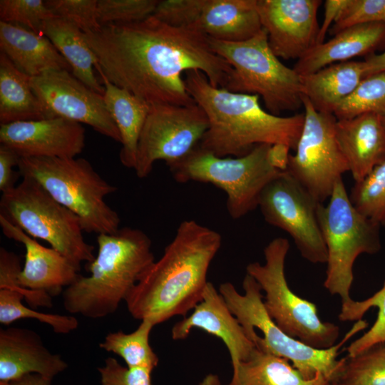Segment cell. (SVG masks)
Here are the masks:
<instances>
[{
	"label": "cell",
	"mask_w": 385,
	"mask_h": 385,
	"mask_svg": "<svg viewBox=\"0 0 385 385\" xmlns=\"http://www.w3.org/2000/svg\"><path fill=\"white\" fill-rule=\"evenodd\" d=\"M83 33L96 71L150 105H195L183 73L200 71L212 86L225 88L233 71L197 25L175 28L152 15Z\"/></svg>",
	"instance_id": "obj_1"
},
{
	"label": "cell",
	"mask_w": 385,
	"mask_h": 385,
	"mask_svg": "<svg viewBox=\"0 0 385 385\" xmlns=\"http://www.w3.org/2000/svg\"><path fill=\"white\" fill-rule=\"evenodd\" d=\"M222 245L217 231L183 221L160 258L142 274L125 299L138 320L159 324L184 316L201 301L210 264Z\"/></svg>",
	"instance_id": "obj_2"
},
{
	"label": "cell",
	"mask_w": 385,
	"mask_h": 385,
	"mask_svg": "<svg viewBox=\"0 0 385 385\" xmlns=\"http://www.w3.org/2000/svg\"><path fill=\"white\" fill-rule=\"evenodd\" d=\"M184 75L188 92L208 119L201 149L219 157L243 156L262 144H284L295 150L304 113L275 115L262 108L257 95L215 87L200 71Z\"/></svg>",
	"instance_id": "obj_3"
},
{
	"label": "cell",
	"mask_w": 385,
	"mask_h": 385,
	"mask_svg": "<svg viewBox=\"0 0 385 385\" xmlns=\"http://www.w3.org/2000/svg\"><path fill=\"white\" fill-rule=\"evenodd\" d=\"M98 252L80 275L63 292L64 309L91 319L113 314L154 262L152 242L142 230L125 227L97 237Z\"/></svg>",
	"instance_id": "obj_4"
},
{
	"label": "cell",
	"mask_w": 385,
	"mask_h": 385,
	"mask_svg": "<svg viewBox=\"0 0 385 385\" xmlns=\"http://www.w3.org/2000/svg\"><path fill=\"white\" fill-rule=\"evenodd\" d=\"M242 288L244 294L226 282L220 284L218 291L256 346L291 361L306 379L321 374L330 382L340 366L337 356L341 347L368 326L365 320L356 321L340 342L329 349H315L287 334L275 324L265 309L261 287L247 274Z\"/></svg>",
	"instance_id": "obj_5"
},
{
	"label": "cell",
	"mask_w": 385,
	"mask_h": 385,
	"mask_svg": "<svg viewBox=\"0 0 385 385\" xmlns=\"http://www.w3.org/2000/svg\"><path fill=\"white\" fill-rule=\"evenodd\" d=\"M19 173L36 180L57 202L75 213L86 232L112 234L119 230L116 211L105 201L116 188L83 158H20Z\"/></svg>",
	"instance_id": "obj_6"
},
{
	"label": "cell",
	"mask_w": 385,
	"mask_h": 385,
	"mask_svg": "<svg viewBox=\"0 0 385 385\" xmlns=\"http://www.w3.org/2000/svg\"><path fill=\"white\" fill-rule=\"evenodd\" d=\"M208 38L212 51L232 67L225 89L262 97L268 112L275 115L302 106L300 76L272 52L263 28L241 42Z\"/></svg>",
	"instance_id": "obj_7"
},
{
	"label": "cell",
	"mask_w": 385,
	"mask_h": 385,
	"mask_svg": "<svg viewBox=\"0 0 385 385\" xmlns=\"http://www.w3.org/2000/svg\"><path fill=\"white\" fill-rule=\"evenodd\" d=\"M317 215L327 251L324 286L330 294L340 297L344 307L353 301L349 292L356 259L381 248L380 224L355 208L342 179L336 183L328 203L319 205Z\"/></svg>",
	"instance_id": "obj_8"
},
{
	"label": "cell",
	"mask_w": 385,
	"mask_h": 385,
	"mask_svg": "<svg viewBox=\"0 0 385 385\" xmlns=\"http://www.w3.org/2000/svg\"><path fill=\"white\" fill-rule=\"evenodd\" d=\"M270 145H258L240 157L216 156L198 145L169 168L178 183H210L222 190L230 216L240 219L258 207L265 188L282 172L269 160Z\"/></svg>",
	"instance_id": "obj_9"
},
{
	"label": "cell",
	"mask_w": 385,
	"mask_h": 385,
	"mask_svg": "<svg viewBox=\"0 0 385 385\" xmlns=\"http://www.w3.org/2000/svg\"><path fill=\"white\" fill-rule=\"evenodd\" d=\"M21 183L2 193L0 215L33 238L43 240L78 270L91 262L93 247L84 239L80 218L57 202L36 180Z\"/></svg>",
	"instance_id": "obj_10"
},
{
	"label": "cell",
	"mask_w": 385,
	"mask_h": 385,
	"mask_svg": "<svg viewBox=\"0 0 385 385\" xmlns=\"http://www.w3.org/2000/svg\"><path fill=\"white\" fill-rule=\"evenodd\" d=\"M289 249L287 239L274 238L264 249L265 263H250L247 274L265 292V309L283 332L313 348L329 349L336 344L339 328L333 323L322 322L316 305L289 287L284 272Z\"/></svg>",
	"instance_id": "obj_11"
},
{
	"label": "cell",
	"mask_w": 385,
	"mask_h": 385,
	"mask_svg": "<svg viewBox=\"0 0 385 385\" xmlns=\"http://www.w3.org/2000/svg\"><path fill=\"white\" fill-rule=\"evenodd\" d=\"M302 99L304 124L286 171L324 204L349 167L337 140L334 114L319 112L305 97Z\"/></svg>",
	"instance_id": "obj_12"
},
{
	"label": "cell",
	"mask_w": 385,
	"mask_h": 385,
	"mask_svg": "<svg viewBox=\"0 0 385 385\" xmlns=\"http://www.w3.org/2000/svg\"><path fill=\"white\" fill-rule=\"evenodd\" d=\"M208 119L197 104H151L140 135L134 170L147 177L157 160L169 167L188 155L200 143Z\"/></svg>",
	"instance_id": "obj_13"
},
{
	"label": "cell",
	"mask_w": 385,
	"mask_h": 385,
	"mask_svg": "<svg viewBox=\"0 0 385 385\" xmlns=\"http://www.w3.org/2000/svg\"><path fill=\"white\" fill-rule=\"evenodd\" d=\"M319 204L284 170L265 188L258 207L267 222L292 237L302 257L317 264L327 261L317 215Z\"/></svg>",
	"instance_id": "obj_14"
},
{
	"label": "cell",
	"mask_w": 385,
	"mask_h": 385,
	"mask_svg": "<svg viewBox=\"0 0 385 385\" xmlns=\"http://www.w3.org/2000/svg\"><path fill=\"white\" fill-rule=\"evenodd\" d=\"M31 88L46 118H62L85 123L120 143L119 130L103 96L93 91L67 70H49L31 77Z\"/></svg>",
	"instance_id": "obj_15"
},
{
	"label": "cell",
	"mask_w": 385,
	"mask_h": 385,
	"mask_svg": "<svg viewBox=\"0 0 385 385\" xmlns=\"http://www.w3.org/2000/svg\"><path fill=\"white\" fill-rule=\"evenodd\" d=\"M4 235L24 245V267L18 278L24 299L31 308H51L52 297L72 284L81 275L73 263L57 250L39 244L36 240L0 215Z\"/></svg>",
	"instance_id": "obj_16"
},
{
	"label": "cell",
	"mask_w": 385,
	"mask_h": 385,
	"mask_svg": "<svg viewBox=\"0 0 385 385\" xmlns=\"http://www.w3.org/2000/svg\"><path fill=\"white\" fill-rule=\"evenodd\" d=\"M320 0H257L262 28L272 52L297 60L316 45Z\"/></svg>",
	"instance_id": "obj_17"
},
{
	"label": "cell",
	"mask_w": 385,
	"mask_h": 385,
	"mask_svg": "<svg viewBox=\"0 0 385 385\" xmlns=\"http://www.w3.org/2000/svg\"><path fill=\"white\" fill-rule=\"evenodd\" d=\"M0 143L20 158H73L85 146V130L73 120L53 118L0 124Z\"/></svg>",
	"instance_id": "obj_18"
},
{
	"label": "cell",
	"mask_w": 385,
	"mask_h": 385,
	"mask_svg": "<svg viewBox=\"0 0 385 385\" xmlns=\"http://www.w3.org/2000/svg\"><path fill=\"white\" fill-rule=\"evenodd\" d=\"M194 328L220 338L228 349L232 366L247 359L257 348L210 282H207L201 301L191 314L173 325L172 338L185 339Z\"/></svg>",
	"instance_id": "obj_19"
},
{
	"label": "cell",
	"mask_w": 385,
	"mask_h": 385,
	"mask_svg": "<svg viewBox=\"0 0 385 385\" xmlns=\"http://www.w3.org/2000/svg\"><path fill=\"white\" fill-rule=\"evenodd\" d=\"M68 367L34 331L19 327L0 329V381H14L27 374L52 381Z\"/></svg>",
	"instance_id": "obj_20"
},
{
	"label": "cell",
	"mask_w": 385,
	"mask_h": 385,
	"mask_svg": "<svg viewBox=\"0 0 385 385\" xmlns=\"http://www.w3.org/2000/svg\"><path fill=\"white\" fill-rule=\"evenodd\" d=\"M336 135L355 183L385 160V128L381 115L337 120Z\"/></svg>",
	"instance_id": "obj_21"
},
{
	"label": "cell",
	"mask_w": 385,
	"mask_h": 385,
	"mask_svg": "<svg viewBox=\"0 0 385 385\" xmlns=\"http://www.w3.org/2000/svg\"><path fill=\"white\" fill-rule=\"evenodd\" d=\"M385 42V24H359L337 33L328 41L313 46L297 60L293 69L304 76L327 66L369 53Z\"/></svg>",
	"instance_id": "obj_22"
},
{
	"label": "cell",
	"mask_w": 385,
	"mask_h": 385,
	"mask_svg": "<svg viewBox=\"0 0 385 385\" xmlns=\"http://www.w3.org/2000/svg\"><path fill=\"white\" fill-rule=\"evenodd\" d=\"M0 50L21 72L34 77L49 70L71 68L43 34L0 21Z\"/></svg>",
	"instance_id": "obj_23"
},
{
	"label": "cell",
	"mask_w": 385,
	"mask_h": 385,
	"mask_svg": "<svg viewBox=\"0 0 385 385\" xmlns=\"http://www.w3.org/2000/svg\"><path fill=\"white\" fill-rule=\"evenodd\" d=\"M198 27L220 41L249 40L262 29L257 0H206Z\"/></svg>",
	"instance_id": "obj_24"
},
{
	"label": "cell",
	"mask_w": 385,
	"mask_h": 385,
	"mask_svg": "<svg viewBox=\"0 0 385 385\" xmlns=\"http://www.w3.org/2000/svg\"><path fill=\"white\" fill-rule=\"evenodd\" d=\"M302 94L319 112L334 114L338 105L366 77L364 61H348L300 76Z\"/></svg>",
	"instance_id": "obj_25"
},
{
	"label": "cell",
	"mask_w": 385,
	"mask_h": 385,
	"mask_svg": "<svg viewBox=\"0 0 385 385\" xmlns=\"http://www.w3.org/2000/svg\"><path fill=\"white\" fill-rule=\"evenodd\" d=\"M105 89L103 99L120 135V160L126 168H135L140 133L150 109V104L128 90L111 83L98 73Z\"/></svg>",
	"instance_id": "obj_26"
},
{
	"label": "cell",
	"mask_w": 385,
	"mask_h": 385,
	"mask_svg": "<svg viewBox=\"0 0 385 385\" xmlns=\"http://www.w3.org/2000/svg\"><path fill=\"white\" fill-rule=\"evenodd\" d=\"M41 33L66 60L72 74L93 91L103 95L105 89L94 74L98 63L83 30L73 22L58 16L45 21Z\"/></svg>",
	"instance_id": "obj_27"
},
{
	"label": "cell",
	"mask_w": 385,
	"mask_h": 385,
	"mask_svg": "<svg viewBox=\"0 0 385 385\" xmlns=\"http://www.w3.org/2000/svg\"><path fill=\"white\" fill-rule=\"evenodd\" d=\"M232 367L231 380L225 385H328L329 383L321 374L306 379L287 359L257 347L247 359Z\"/></svg>",
	"instance_id": "obj_28"
},
{
	"label": "cell",
	"mask_w": 385,
	"mask_h": 385,
	"mask_svg": "<svg viewBox=\"0 0 385 385\" xmlns=\"http://www.w3.org/2000/svg\"><path fill=\"white\" fill-rule=\"evenodd\" d=\"M46 119L31 86V76L0 52V123Z\"/></svg>",
	"instance_id": "obj_29"
},
{
	"label": "cell",
	"mask_w": 385,
	"mask_h": 385,
	"mask_svg": "<svg viewBox=\"0 0 385 385\" xmlns=\"http://www.w3.org/2000/svg\"><path fill=\"white\" fill-rule=\"evenodd\" d=\"M329 382L334 385H385V340L346 356Z\"/></svg>",
	"instance_id": "obj_30"
},
{
	"label": "cell",
	"mask_w": 385,
	"mask_h": 385,
	"mask_svg": "<svg viewBox=\"0 0 385 385\" xmlns=\"http://www.w3.org/2000/svg\"><path fill=\"white\" fill-rule=\"evenodd\" d=\"M154 324L142 320L138 328L130 333L122 331L111 332L99 344L101 349L121 357L128 367H146L153 370L159 359L149 343Z\"/></svg>",
	"instance_id": "obj_31"
},
{
	"label": "cell",
	"mask_w": 385,
	"mask_h": 385,
	"mask_svg": "<svg viewBox=\"0 0 385 385\" xmlns=\"http://www.w3.org/2000/svg\"><path fill=\"white\" fill-rule=\"evenodd\" d=\"M385 113V71L365 77L337 107V120L349 119L366 113Z\"/></svg>",
	"instance_id": "obj_32"
},
{
	"label": "cell",
	"mask_w": 385,
	"mask_h": 385,
	"mask_svg": "<svg viewBox=\"0 0 385 385\" xmlns=\"http://www.w3.org/2000/svg\"><path fill=\"white\" fill-rule=\"evenodd\" d=\"M24 296L18 292L0 289V323L9 325L24 319H34L49 325L57 334H68L77 329L78 321L72 315L47 314L25 306Z\"/></svg>",
	"instance_id": "obj_33"
},
{
	"label": "cell",
	"mask_w": 385,
	"mask_h": 385,
	"mask_svg": "<svg viewBox=\"0 0 385 385\" xmlns=\"http://www.w3.org/2000/svg\"><path fill=\"white\" fill-rule=\"evenodd\" d=\"M378 309L376 319L369 330L352 342L346 349L348 356H354L369 346L385 340V282L380 290L363 300L354 301L341 307L339 318L341 321H358L371 307Z\"/></svg>",
	"instance_id": "obj_34"
},
{
	"label": "cell",
	"mask_w": 385,
	"mask_h": 385,
	"mask_svg": "<svg viewBox=\"0 0 385 385\" xmlns=\"http://www.w3.org/2000/svg\"><path fill=\"white\" fill-rule=\"evenodd\" d=\"M349 195L361 214L380 225L385 223V160L356 182Z\"/></svg>",
	"instance_id": "obj_35"
},
{
	"label": "cell",
	"mask_w": 385,
	"mask_h": 385,
	"mask_svg": "<svg viewBox=\"0 0 385 385\" xmlns=\"http://www.w3.org/2000/svg\"><path fill=\"white\" fill-rule=\"evenodd\" d=\"M158 0H99L98 20L101 26L132 24L152 16Z\"/></svg>",
	"instance_id": "obj_36"
},
{
	"label": "cell",
	"mask_w": 385,
	"mask_h": 385,
	"mask_svg": "<svg viewBox=\"0 0 385 385\" xmlns=\"http://www.w3.org/2000/svg\"><path fill=\"white\" fill-rule=\"evenodd\" d=\"M56 16L41 0H1V21L41 33L43 22Z\"/></svg>",
	"instance_id": "obj_37"
},
{
	"label": "cell",
	"mask_w": 385,
	"mask_h": 385,
	"mask_svg": "<svg viewBox=\"0 0 385 385\" xmlns=\"http://www.w3.org/2000/svg\"><path fill=\"white\" fill-rule=\"evenodd\" d=\"M206 0L159 1L153 16L175 28L197 25Z\"/></svg>",
	"instance_id": "obj_38"
},
{
	"label": "cell",
	"mask_w": 385,
	"mask_h": 385,
	"mask_svg": "<svg viewBox=\"0 0 385 385\" xmlns=\"http://www.w3.org/2000/svg\"><path fill=\"white\" fill-rule=\"evenodd\" d=\"M46 6L56 16L78 25L83 32L101 27L98 20L96 0H47Z\"/></svg>",
	"instance_id": "obj_39"
},
{
	"label": "cell",
	"mask_w": 385,
	"mask_h": 385,
	"mask_svg": "<svg viewBox=\"0 0 385 385\" xmlns=\"http://www.w3.org/2000/svg\"><path fill=\"white\" fill-rule=\"evenodd\" d=\"M366 23L385 24V0H350L330 31L335 35L351 26Z\"/></svg>",
	"instance_id": "obj_40"
},
{
	"label": "cell",
	"mask_w": 385,
	"mask_h": 385,
	"mask_svg": "<svg viewBox=\"0 0 385 385\" xmlns=\"http://www.w3.org/2000/svg\"><path fill=\"white\" fill-rule=\"evenodd\" d=\"M98 371L101 385H152V369L124 366L113 357L106 359Z\"/></svg>",
	"instance_id": "obj_41"
},
{
	"label": "cell",
	"mask_w": 385,
	"mask_h": 385,
	"mask_svg": "<svg viewBox=\"0 0 385 385\" xmlns=\"http://www.w3.org/2000/svg\"><path fill=\"white\" fill-rule=\"evenodd\" d=\"M20 157L9 147L0 145V190L2 193L14 188L16 180L13 168L18 166Z\"/></svg>",
	"instance_id": "obj_42"
},
{
	"label": "cell",
	"mask_w": 385,
	"mask_h": 385,
	"mask_svg": "<svg viewBox=\"0 0 385 385\" xmlns=\"http://www.w3.org/2000/svg\"><path fill=\"white\" fill-rule=\"evenodd\" d=\"M350 0H326L324 2V19L319 29L316 45L324 42L327 32L331 25L337 21Z\"/></svg>",
	"instance_id": "obj_43"
},
{
	"label": "cell",
	"mask_w": 385,
	"mask_h": 385,
	"mask_svg": "<svg viewBox=\"0 0 385 385\" xmlns=\"http://www.w3.org/2000/svg\"><path fill=\"white\" fill-rule=\"evenodd\" d=\"M290 150L291 148L284 144L271 145L268 153L271 164L280 171L286 170L291 155Z\"/></svg>",
	"instance_id": "obj_44"
},
{
	"label": "cell",
	"mask_w": 385,
	"mask_h": 385,
	"mask_svg": "<svg viewBox=\"0 0 385 385\" xmlns=\"http://www.w3.org/2000/svg\"><path fill=\"white\" fill-rule=\"evenodd\" d=\"M364 61L366 77L385 71V51L379 54L369 55Z\"/></svg>",
	"instance_id": "obj_45"
},
{
	"label": "cell",
	"mask_w": 385,
	"mask_h": 385,
	"mask_svg": "<svg viewBox=\"0 0 385 385\" xmlns=\"http://www.w3.org/2000/svg\"><path fill=\"white\" fill-rule=\"evenodd\" d=\"M11 382L14 385H52V381L37 374H27Z\"/></svg>",
	"instance_id": "obj_46"
},
{
	"label": "cell",
	"mask_w": 385,
	"mask_h": 385,
	"mask_svg": "<svg viewBox=\"0 0 385 385\" xmlns=\"http://www.w3.org/2000/svg\"><path fill=\"white\" fill-rule=\"evenodd\" d=\"M199 385H222L219 376L215 374L206 375Z\"/></svg>",
	"instance_id": "obj_47"
},
{
	"label": "cell",
	"mask_w": 385,
	"mask_h": 385,
	"mask_svg": "<svg viewBox=\"0 0 385 385\" xmlns=\"http://www.w3.org/2000/svg\"><path fill=\"white\" fill-rule=\"evenodd\" d=\"M0 385H14L11 381H0Z\"/></svg>",
	"instance_id": "obj_48"
},
{
	"label": "cell",
	"mask_w": 385,
	"mask_h": 385,
	"mask_svg": "<svg viewBox=\"0 0 385 385\" xmlns=\"http://www.w3.org/2000/svg\"><path fill=\"white\" fill-rule=\"evenodd\" d=\"M381 117L382 123H383L384 126L385 128V113L384 114L381 115Z\"/></svg>",
	"instance_id": "obj_49"
},
{
	"label": "cell",
	"mask_w": 385,
	"mask_h": 385,
	"mask_svg": "<svg viewBox=\"0 0 385 385\" xmlns=\"http://www.w3.org/2000/svg\"><path fill=\"white\" fill-rule=\"evenodd\" d=\"M328 385H334V384H331V383H329V384H328Z\"/></svg>",
	"instance_id": "obj_50"
}]
</instances>
